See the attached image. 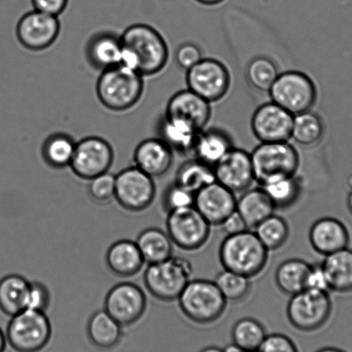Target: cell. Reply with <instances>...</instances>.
<instances>
[{
  "mask_svg": "<svg viewBox=\"0 0 352 352\" xmlns=\"http://www.w3.org/2000/svg\"><path fill=\"white\" fill-rule=\"evenodd\" d=\"M122 54L119 66L144 76L160 73L169 59V50L162 34L145 23L129 26L120 36Z\"/></svg>",
  "mask_w": 352,
  "mask_h": 352,
  "instance_id": "cell-1",
  "label": "cell"
},
{
  "mask_svg": "<svg viewBox=\"0 0 352 352\" xmlns=\"http://www.w3.org/2000/svg\"><path fill=\"white\" fill-rule=\"evenodd\" d=\"M269 251L251 229L227 235L219 249L222 267L248 278L261 274L267 265Z\"/></svg>",
  "mask_w": 352,
  "mask_h": 352,
  "instance_id": "cell-2",
  "label": "cell"
},
{
  "mask_svg": "<svg viewBox=\"0 0 352 352\" xmlns=\"http://www.w3.org/2000/svg\"><path fill=\"white\" fill-rule=\"evenodd\" d=\"M143 91L142 75L122 66L102 71L96 85L99 101L113 111H125L134 107Z\"/></svg>",
  "mask_w": 352,
  "mask_h": 352,
  "instance_id": "cell-3",
  "label": "cell"
},
{
  "mask_svg": "<svg viewBox=\"0 0 352 352\" xmlns=\"http://www.w3.org/2000/svg\"><path fill=\"white\" fill-rule=\"evenodd\" d=\"M177 300L184 316L199 324L220 319L228 303L215 283L207 279H191Z\"/></svg>",
  "mask_w": 352,
  "mask_h": 352,
  "instance_id": "cell-4",
  "label": "cell"
},
{
  "mask_svg": "<svg viewBox=\"0 0 352 352\" xmlns=\"http://www.w3.org/2000/svg\"><path fill=\"white\" fill-rule=\"evenodd\" d=\"M193 274L190 261L181 257H172L156 264L149 265L144 275L146 288L155 298L163 302L177 300Z\"/></svg>",
  "mask_w": 352,
  "mask_h": 352,
  "instance_id": "cell-5",
  "label": "cell"
},
{
  "mask_svg": "<svg viewBox=\"0 0 352 352\" xmlns=\"http://www.w3.org/2000/svg\"><path fill=\"white\" fill-rule=\"evenodd\" d=\"M52 335L45 312L26 309L12 316L6 331V340L18 352H38L46 346Z\"/></svg>",
  "mask_w": 352,
  "mask_h": 352,
  "instance_id": "cell-6",
  "label": "cell"
},
{
  "mask_svg": "<svg viewBox=\"0 0 352 352\" xmlns=\"http://www.w3.org/2000/svg\"><path fill=\"white\" fill-rule=\"evenodd\" d=\"M255 181L259 186L273 177L298 174L300 159L288 142H261L251 153Z\"/></svg>",
  "mask_w": 352,
  "mask_h": 352,
  "instance_id": "cell-7",
  "label": "cell"
},
{
  "mask_svg": "<svg viewBox=\"0 0 352 352\" xmlns=\"http://www.w3.org/2000/svg\"><path fill=\"white\" fill-rule=\"evenodd\" d=\"M333 313L329 292L306 289L290 296L286 314L296 329L310 333L324 327Z\"/></svg>",
  "mask_w": 352,
  "mask_h": 352,
  "instance_id": "cell-8",
  "label": "cell"
},
{
  "mask_svg": "<svg viewBox=\"0 0 352 352\" xmlns=\"http://www.w3.org/2000/svg\"><path fill=\"white\" fill-rule=\"evenodd\" d=\"M268 92L272 102L293 116L310 111L317 99L312 78L295 70L280 73Z\"/></svg>",
  "mask_w": 352,
  "mask_h": 352,
  "instance_id": "cell-9",
  "label": "cell"
},
{
  "mask_svg": "<svg viewBox=\"0 0 352 352\" xmlns=\"http://www.w3.org/2000/svg\"><path fill=\"white\" fill-rule=\"evenodd\" d=\"M166 225L173 243L184 251L199 250L210 236L211 225L194 206L170 212Z\"/></svg>",
  "mask_w": 352,
  "mask_h": 352,
  "instance_id": "cell-10",
  "label": "cell"
},
{
  "mask_svg": "<svg viewBox=\"0 0 352 352\" xmlns=\"http://www.w3.org/2000/svg\"><path fill=\"white\" fill-rule=\"evenodd\" d=\"M189 90L210 102L223 98L230 88V73L220 60L208 58L186 71Z\"/></svg>",
  "mask_w": 352,
  "mask_h": 352,
  "instance_id": "cell-11",
  "label": "cell"
},
{
  "mask_svg": "<svg viewBox=\"0 0 352 352\" xmlns=\"http://www.w3.org/2000/svg\"><path fill=\"white\" fill-rule=\"evenodd\" d=\"M156 186L153 177L136 166L122 170L116 176L115 198L125 210H146L155 200Z\"/></svg>",
  "mask_w": 352,
  "mask_h": 352,
  "instance_id": "cell-12",
  "label": "cell"
},
{
  "mask_svg": "<svg viewBox=\"0 0 352 352\" xmlns=\"http://www.w3.org/2000/svg\"><path fill=\"white\" fill-rule=\"evenodd\" d=\"M114 156V150L106 140L89 136L76 143L70 167L75 175L91 180L109 172Z\"/></svg>",
  "mask_w": 352,
  "mask_h": 352,
  "instance_id": "cell-13",
  "label": "cell"
},
{
  "mask_svg": "<svg viewBox=\"0 0 352 352\" xmlns=\"http://www.w3.org/2000/svg\"><path fill=\"white\" fill-rule=\"evenodd\" d=\"M144 292L133 283H121L109 290L104 300V310L122 327L138 322L145 314Z\"/></svg>",
  "mask_w": 352,
  "mask_h": 352,
  "instance_id": "cell-14",
  "label": "cell"
},
{
  "mask_svg": "<svg viewBox=\"0 0 352 352\" xmlns=\"http://www.w3.org/2000/svg\"><path fill=\"white\" fill-rule=\"evenodd\" d=\"M60 32L58 16L34 10L20 19L16 25V37L25 49L43 51L56 42Z\"/></svg>",
  "mask_w": 352,
  "mask_h": 352,
  "instance_id": "cell-15",
  "label": "cell"
},
{
  "mask_svg": "<svg viewBox=\"0 0 352 352\" xmlns=\"http://www.w3.org/2000/svg\"><path fill=\"white\" fill-rule=\"evenodd\" d=\"M294 116L274 102L263 104L252 115L251 127L261 142H288L292 139Z\"/></svg>",
  "mask_w": 352,
  "mask_h": 352,
  "instance_id": "cell-16",
  "label": "cell"
},
{
  "mask_svg": "<svg viewBox=\"0 0 352 352\" xmlns=\"http://www.w3.org/2000/svg\"><path fill=\"white\" fill-rule=\"evenodd\" d=\"M215 180L232 192L242 193L255 181L251 153L232 148L213 167Z\"/></svg>",
  "mask_w": 352,
  "mask_h": 352,
  "instance_id": "cell-17",
  "label": "cell"
},
{
  "mask_svg": "<svg viewBox=\"0 0 352 352\" xmlns=\"http://www.w3.org/2000/svg\"><path fill=\"white\" fill-rule=\"evenodd\" d=\"M236 195L217 181L195 194L194 207L211 226H221L236 210Z\"/></svg>",
  "mask_w": 352,
  "mask_h": 352,
  "instance_id": "cell-18",
  "label": "cell"
},
{
  "mask_svg": "<svg viewBox=\"0 0 352 352\" xmlns=\"http://www.w3.org/2000/svg\"><path fill=\"white\" fill-rule=\"evenodd\" d=\"M166 116L182 119L201 131L210 119V102L186 89L177 92L170 98Z\"/></svg>",
  "mask_w": 352,
  "mask_h": 352,
  "instance_id": "cell-19",
  "label": "cell"
},
{
  "mask_svg": "<svg viewBox=\"0 0 352 352\" xmlns=\"http://www.w3.org/2000/svg\"><path fill=\"white\" fill-rule=\"evenodd\" d=\"M309 236L314 250L324 257L348 248L350 242L346 226L333 217H323L314 221Z\"/></svg>",
  "mask_w": 352,
  "mask_h": 352,
  "instance_id": "cell-20",
  "label": "cell"
},
{
  "mask_svg": "<svg viewBox=\"0 0 352 352\" xmlns=\"http://www.w3.org/2000/svg\"><path fill=\"white\" fill-rule=\"evenodd\" d=\"M173 149L160 138L146 139L136 146V167L152 177L165 175L173 163Z\"/></svg>",
  "mask_w": 352,
  "mask_h": 352,
  "instance_id": "cell-21",
  "label": "cell"
},
{
  "mask_svg": "<svg viewBox=\"0 0 352 352\" xmlns=\"http://www.w3.org/2000/svg\"><path fill=\"white\" fill-rule=\"evenodd\" d=\"M144 263L138 245L129 240L115 242L106 254V264L109 271L120 278H131L138 274Z\"/></svg>",
  "mask_w": 352,
  "mask_h": 352,
  "instance_id": "cell-22",
  "label": "cell"
},
{
  "mask_svg": "<svg viewBox=\"0 0 352 352\" xmlns=\"http://www.w3.org/2000/svg\"><path fill=\"white\" fill-rule=\"evenodd\" d=\"M122 41L111 32H101L91 37L87 46L89 63L95 69L104 71L120 65Z\"/></svg>",
  "mask_w": 352,
  "mask_h": 352,
  "instance_id": "cell-23",
  "label": "cell"
},
{
  "mask_svg": "<svg viewBox=\"0 0 352 352\" xmlns=\"http://www.w3.org/2000/svg\"><path fill=\"white\" fill-rule=\"evenodd\" d=\"M236 210L249 229H254L266 218L275 213L276 208L261 186L249 188L237 198Z\"/></svg>",
  "mask_w": 352,
  "mask_h": 352,
  "instance_id": "cell-24",
  "label": "cell"
},
{
  "mask_svg": "<svg viewBox=\"0 0 352 352\" xmlns=\"http://www.w3.org/2000/svg\"><path fill=\"white\" fill-rule=\"evenodd\" d=\"M322 264L330 292H352V249L349 248L324 256Z\"/></svg>",
  "mask_w": 352,
  "mask_h": 352,
  "instance_id": "cell-25",
  "label": "cell"
},
{
  "mask_svg": "<svg viewBox=\"0 0 352 352\" xmlns=\"http://www.w3.org/2000/svg\"><path fill=\"white\" fill-rule=\"evenodd\" d=\"M232 148L234 146L228 133L214 128L199 132L192 153L196 157L195 159L214 167Z\"/></svg>",
  "mask_w": 352,
  "mask_h": 352,
  "instance_id": "cell-26",
  "label": "cell"
},
{
  "mask_svg": "<svg viewBox=\"0 0 352 352\" xmlns=\"http://www.w3.org/2000/svg\"><path fill=\"white\" fill-rule=\"evenodd\" d=\"M199 132L190 122L166 116L160 125V138L163 140L173 152L180 153L193 151L195 142Z\"/></svg>",
  "mask_w": 352,
  "mask_h": 352,
  "instance_id": "cell-27",
  "label": "cell"
},
{
  "mask_svg": "<svg viewBox=\"0 0 352 352\" xmlns=\"http://www.w3.org/2000/svg\"><path fill=\"white\" fill-rule=\"evenodd\" d=\"M272 200L276 210H286L299 200L304 189L302 179L296 175L273 177L259 186Z\"/></svg>",
  "mask_w": 352,
  "mask_h": 352,
  "instance_id": "cell-28",
  "label": "cell"
},
{
  "mask_svg": "<svg viewBox=\"0 0 352 352\" xmlns=\"http://www.w3.org/2000/svg\"><path fill=\"white\" fill-rule=\"evenodd\" d=\"M87 334L89 340L96 347L109 350L120 341L122 326L105 310H100L89 320Z\"/></svg>",
  "mask_w": 352,
  "mask_h": 352,
  "instance_id": "cell-29",
  "label": "cell"
},
{
  "mask_svg": "<svg viewBox=\"0 0 352 352\" xmlns=\"http://www.w3.org/2000/svg\"><path fill=\"white\" fill-rule=\"evenodd\" d=\"M135 243L145 263L149 265L162 262L173 256V241L168 234L160 228L146 229L139 234Z\"/></svg>",
  "mask_w": 352,
  "mask_h": 352,
  "instance_id": "cell-30",
  "label": "cell"
},
{
  "mask_svg": "<svg viewBox=\"0 0 352 352\" xmlns=\"http://www.w3.org/2000/svg\"><path fill=\"white\" fill-rule=\"evenodd\" d=\"M30 285L28 280L16 274L0 280V310L12 317L26 309Z\"/></svg>",
  "mask_w": 352,
  "mask_h": 352,
  "instance_id": "cell-31",
  "label": "cell"
},
{
  "mask_svg": "<svg viewBox=\"0 0 352 352\" xmlns=\"http://www.w3.org/2000/svg\"><path fill=\"white\" fill-rule=\"evenodd\" d=\"M310 265L300 258L282 262L275 272V283L280 292L292 296L305 289Z\"/></svg>",
  "mask_w": 352,
  "mask_h": 352,
  "instance_id": "cell-32",
  "label": "cell"
},
{
  "mask_svg": "<svg viewBox=\"0 0 352 352\" xmlns=\"http://www.w3.org/2000/svg\"><path fill=\"white\" fill-rule=\"evenodd\" d=\"M76 143L71 136L63 133H56L49 136L43 145L44 160L47 165L56 169L70 166Z\"/></svg>",
  "mask_w": 352,
  "mask_h": 352,
  "instance_id": "cell-33",
  "label": "cell"
},
{
  "mask_svg": "<svg viewBox=\"0 0 352 352\" xmlns=\"http://www.w3.org/2000/svg\"><path fill=\"white\" fill-rule=\"evenodd\" d=\"M215 181L213 167L197 159L182 164L175 177L176 184L194 194Z\"/></svg>",
  "mask_w": 352,
  "mask_h": 352,
  "instance_id": "cell-34",
  "label": "cell"
},
{
  "mask_svg": "<svg viewBox=\"0 0 352 352\" xmlns=\"http://www.w3.org/2000/svg\"><path fill=\"white\" fill-rule=\"evenodd\" d=\"M324 127L322 120L310 111L294 116L292 139L304 148H312L322 140Z\"/></svg>",
  "mask_w": 352,
  "mask_h": 352,
  "instance_id": "cell-35",
  "label": "cell"
},
{
  "mask_svg": "<svg viewBox=\"0 0 352 352\" xmlns=\"http://www.w3.org/2000/svg\"><path fill=\"white\" fill-rule=\"evenodd\" d=\"M254 230L269 252L278 250L283 247L290 234L288 222L275 213L261 222Z\"/></svg>",
  "mask_w": 352,
  "mask_h": 352,
  "instance_id": "cell-36",
  "label": "cell"
},
{
  "mask_svg": "<svg viewBox=\"0 0 352 352\" xmlns=\"http://www.w3.org/2000/svg\"><path fill=\"white\" fill-rule=\"evenodd\" d=\"M266 336L265 327L254 318H242L232 329V343L245 351H258Z\"/></svg>",
  "mask_w": 352,
  "mask_h": 352,
  "instance_id": "cell-37",
  "label": "cell"
},
{
  "mask_svg": "<svg viewBox=\"0 0 352 352\" xmlns=\"http://www.w3.org/2000/svg\"><path fill=\"white\" fill-rule=\"evenodd\" d=\"M279 74L274 61L265 56L254 57L245 70L248 83L259 91H269Z\"/></svg>",
  "mask_w": 352,
  "mask_h": 352,
  "instance_id": "cell-38",
  "label": "cell"
},
{
  "mask_svg": "<svg viewBox=\"0 0 352 352\" xmlns=\"http://www.w3.org/2000/svg\"><path fill=\"white\" fill-rule=\"evenodd\" d=\"M215 285L228 302H237L245 298L250 293V278L236 272L223 269L215 278Z\"/></svg>",
  "mask_w": 352,
  "mask_h": 352,
  "instance_id": "cell-39",
  "label": "cell"
},
{
  "mask_svg": "<svg viewBox=\"0 0 352 352\" xmlns=\"http://www.w3.org/2000/svg\"><path fill=\"white\" fill-rule=\"evenodd\" d=\"M194 201L195 194L175 182L166 188L162 198L164 210L167 214L184 208L192 207Z\"/></svg>",
  "mask_w": 352,
  "mask_h": 352,
  "instance_id": "cell-40",
  "label": "cell"
},
{
  "mask_svg": "<svg viewBox=\"0 0 352 352\" xmlns=\"http://www.w3.org/2000/svg\"><path fill=\"white\" fill-rule=\"evenodd\" d=\"M89 194L98 203L104 204L115 198L116 176L105 173L90 180Z\"/></svg>",
  "mask_w": 352,
  "mask_h": 352,
  "instance_id": "cell-41",
  "label": "cell"
},
{
  "mask_svg": "<svg viewBox=\"0 0 352 352\" xmlns=\"http://www.w3.org/2000/svg\"><path fill=\"white\" fill-rule=\"evenodd\" d=\"M50 303V294L47 287L41 283H30L27 295L26 309L45 312Z\"/></svg>",
  "mask_w": 352,
  "mask_h": 352,
  "instance_id": "cell-42",
  "label": "cell"
},
{
  "mask_svg": "<svg viewBox=\"0 0 352 352\" xmlns=\"http://www.w3.org/2000/svg\"><path fill=\"white\" fill-rule=\"evenodd\" d=\"M258 352H299L294 341L282 333L267 335Z\"/></svg>",
  "mask_w": 352,
  "mask_h": 352,
  "instance_id": "cell-43",
  "label": "cell"
},
{
  "mask_svg": "<svg viewBox=\"0 0 352 352\" xmlns=\"http://www.w3.org/2000/svg\"><path fill=\"white\" fill-rule=\"evenodd\" d=\"M175 59L177 64L187 71L203 59V53L197 44L184 43L177 50Z\"/></svg>",
  "mask_w": 352,
  "mask_h": 352,
  "instance_id": "cell-44",
  "label": "cell"
},
{
  "mask_svg": "<svg viewBox=\"0 0 352 352\" xmlns=\"http://www.w3.org/2000/svg\"><path fill=\"white\" fill-rule=\"evenodd\" d=\"M306 289L320 290V292H330L327 275L321 262L310 265L309 274H307V278Z\"/></svg>",
  "mask_w": 352,
  "mask_h": 352,
  "instance_id": "cell-45",
  "label": "cell"
},
{
  "mask_svg": "<svg viewBox=\"0 0 352 352\" xmlns=\"http://www.w3.org/2000/svg\"><path fill=\"white\" fill-rule=\"evenodd\" d=\"M34 10L52 16H59L64 12L69 0H32Z\"/></svg>",
  "mask_w": 352,
  "mask_h": 352,
  "instance_id": "cell-46",
  "label": "cell"
},
{
  "mask_svg": "<svg viewBox=\"0 0 352 352\" xmlns=\"http://www.w3.org/2000/svg\"><path fill=\"white\" fill-rule=\"evenodd\" d=\"M221 227L223 229L227 235L236 234H239V232H244L249 229L244 219L241 217V215L238 213L237 210H235L234 213L229 215V217L222 222Z\"/></svg>",
  "mask_w": 352,
  "mask_h": 352,
  "instance_id": "cell-47",
  "label": "cell"
},
{
  "mask_svg": "<svg viewBox=\"0 0 352 352\" xmlns=\"http://www.w3.org/2000/svg\"><path fill=\"white\" fill-rule=\"evenodd\" d=\"M223 352H245L243 349L239 347L238 345L232 343L228 345L227 347L223 349Z\"/></svg>",
  "mask_w": 352,
  "mask_h": 352,
  "instance_id": "cell-48",
  "label": "cell"
},
{
  "mask_svg": "<svg viewBox=\"0 0 352 352\" xmlns=\"http://www.w3.org/2000/svg\"><path fill=\"white\" fill-rule=\"evenodd\" d=\"M6 336L0 328V352H4L6 346Z\"/></svg>",
  "mask_w": 352,
  "mask_h": 352,
  "instance_id": "cell-49",
  "label": "cell"
},
{
  "mask_svg": "<svg viewBox=\"0 0 352 352\" xmlns=\"http://www.w3.org/2000/svg\"><path fill=\"white\" fill-rule=\"evenodd\" d=\"M197 1L204 6H215L221 4L224 0H197Z\"/></svg>",
  "mask_w": 352,
  "mask_h": 352,
  "instance_id": "cell-50",
  "label": "cell"
},
{
  "mask_svg": "<svg viewBox=\"0 0 352 352\" xmlns=\"http://www.w3.org/2000/svg\"><path fill=\"white\" fill-rule=\"evenodd\" d=\"M200 352H223V349L217 346H208L203 349Z\"/></svg>",
  "mask_w": 352,
  "mask_h": 352,
  "instance_id": "cell-51",
  "label": "cell"
},
{
  "mask_svg": "<svg viewBox=\"0 0 352 352\" xmlns=\"http://www.w3.org/2000/svg\"><path fill=\"white\" fill-rule=\"evenodd\" d=\"M316 352H345L343 350H340V349L338 348H334V347H326L320 349V350L317 351Z\"/></svg>",
  "mask_w": 352,
  "mask_h": 352,
  "instance_id": "cell-52",
  "label": "cell"
},
{
  "mask_svg": "<svg viewBox=\"0 0 352 352\" xmlns=\"http://www.w3.org/2000/svg\"><path fill=\"white\" fill-rule=\"evenodd\" d=\"M347 206L348 210H350L351 214H352V190H351L350 194L348 195Z\"/></svg>",
  "mask_w": 352,
  "mask_h": 352,
  "instance_id": "cell-53",
  "label": "cell"
},
{
  "mask_svg": "<svg viewBox=\"0 0 352 352\" xmlns=\"http://www.w3.org/2000/svg\"><path fill=\"white\" fill-rule=\"evenodd\" d=\"M347 186L350 188L351 190H352V174L348 177L347 179Z\"/></svg>",
  "mask_w": 352,
  "mask_h": 352,
  "instance_id": "cell-54",
  "label": "cell"
},
{
  "mask_svg": "<svg viewBox=\"0 0 352 352\" xmlns=\"http://www.w3.org/2000/svg\"><path fill=\"white\" fill-rule=\"evenodd\" d=\"M245 352H258V351H245Z\"/></svg>",
  "mask_w": 352,
  "mask_h": 352,
  "instance_id": "cell-55",
  "label": "cell"
}]
</instances>
